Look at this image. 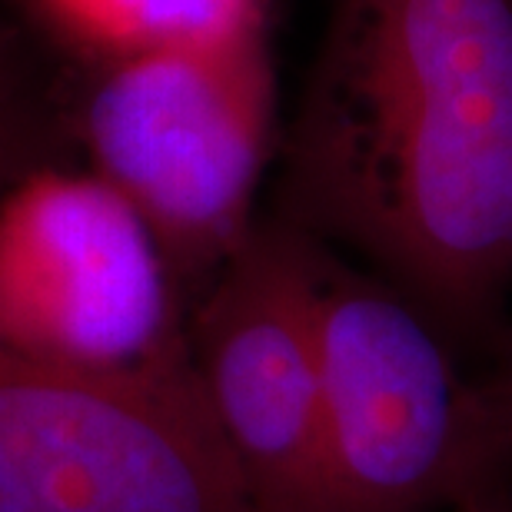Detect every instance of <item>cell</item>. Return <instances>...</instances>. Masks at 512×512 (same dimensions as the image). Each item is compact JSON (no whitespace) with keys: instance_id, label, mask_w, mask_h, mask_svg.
Returning a JSON list of instances; mask_svg holds the SVG:
<instances>
[{"instance_id":"6da1fadb","label":"cell","mask_w":512,"mask_h":512,"mask_svg":"<svg viewBox=\"0 0 512 512\" xmlns=\"http://www.w3.org/2000/svg\"><path fill=\"white\" fill-rule=\"evenodd\" d=\"M353 253L449 343L512 286V0H330L266 210Z\"/></svg>"},{"instance_id":"7a4b0ae2","label":"cell","mask_w":512,"mask_h":512,"mask_svg":"<svg viewBox=\"0 0 512 512\" xmlns=\"http://www.w3.org/2000/svg\"><path fill=\"white\" fill-rule=\"evenodd\" d=\"M80 163L153 230L183 300L253 233L280 153L270 7L207 37L70 67Z\"/></svg>"},{"instance_id":"3957f363","label":"cell","mask_w":512,"mask_h":512,"mask_svg":"<svg viewBox=\"0 0 512 512\" xmlns=\"http://www.w3.org/2000/svg\"><path fill=\"white\" fill-rule=\"evenodd\" d=\"M313 240V237H310ZM330 512H436L493 493L456 346L386 280L313 240Z\"/></svg>"},{"instance_id":"277c9868","label":"cell","mask_w":512,"mask_h":512,"mask_svg":"<svg viewBox=\"0 0 512 512\" xmlns=\"http://www.w3.org/2000/svg\"><path fill=\"white\" fill-rule=\"evenodd\" d=\"M0 512H253L193 360L67 373L0 356Z\"/></svg>"},{"instance_id":"5b68a950","label":"cell","mask_w":512,"mask_h":512,"mask_svg":"<svg viewBox=\"0 0 512 512\" xmlns=\"http://www.w3.org/2000/svg\"><path fill=\"white\" fill-rule=\"evenodd\" d=\"M190 306L153 230L84 163L0 200V356L67 373H140L190 356Z\"/></svg>"},{"instance_id":"8992f818","label":"cell","mask_w":512,"mask_h":512,"mask_svg":"<svg viewBox=\"0 0 512 512\" xmlns=\"http://www.w3.org/2000/svg\"><path fill=\"white\" fill-rule=\"evenodd\" d=\"M187 340L253 512H330L313 240L263 213L193 303Z\"/></svg>"},{"instance_id":"52a82bcc","label":"cell","mask_w":512,"mask_h":512,"mask_svg":"<svg viewBox=\"0 0 512 512\" xmlns=\"http://www.w3.org/2000/svg\"><path fill=\"white\" fill-rule=\"evenodd\" d=\"M70 67L207 37L266 0H7Z\"/></svg>"},{"instance_id":"ba28073f","label":"cell","mask_w":512,"mask_h":512,"mask_svg":"<svg viewBox=\"0 0 512 512\" xmlns=\"http://www.w3.org/2000/svg\"><path fill=\"white\" fill-rule=\"evenodd\" d=\"M64 163H80L70 64L0 0V200L27 177Z\"/></svg>"},{"instance_id":"9c48e42d","label":"cell","mask_w":512,"mask_h":512,"mask_svg":"<svg viewBox=\"0 0 512 512\" xmlns=\"http://www.w3.org/2000/svg\"><path fill=\"white\" fill-rule=\"evenodd\" d=\"M476 416L483 443L496 476L512 466V350L496 363V370L473 380Z\"/></svg>"},{"instance_id":"30bf717a","label":"cell","mask_w":512,"mask_h":512,"mask_svg":"<svg viewBox=\"0 0 512 512\" xmlns=\"http://www.w3.org/2000/svg\"><path fill=\"white\" fill-rule=\"evenodd\" d=\"M456 512H512V506L493 489V493H483V496L466 499V503L459 506Z\"/></svg>"}]
</instances>
